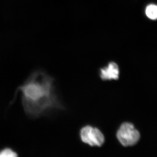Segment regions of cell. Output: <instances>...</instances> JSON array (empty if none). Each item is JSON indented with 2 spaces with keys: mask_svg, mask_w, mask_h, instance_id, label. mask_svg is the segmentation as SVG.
<instances>
[{
  "mask_svg": "<svg viewBox=\"0 0 157 157\" xmlns=\"http://www.w3.org/2000/svg\"><path fill=\"white\" fill-rule=\"evenodd\" d=\"M55 79L45 71H33L21 85L17 87V93H21V104L26 115L36 119L56 110H63V104L60 100L54 84Z\"/></svg>",
  "mask_w": 157,
  "mask_h": 157,
  "instance_id": "6da1fadb",
  "label": "cell"
},
{
  "mask_svg": "<svg viewBox=\"0 0 157 157\" xmlns=\"http://www.w3.org/2000/svg\"><path fill=\"white\" fill-rule=\"evenodd\" d=\"M116 137L123 146H134L140 140V135L139 131L135 126L129 122L122 124L117 132Z\"/></svg>",
  "mask_w": 157,
  "mask_h": 157,
  "instance_id": "7a4b0ae2",
  "label": "cell"
},
{
  "mask_svg": "<svg viewBox=\"0 0 157 157\" xmlns=\"http://www.w3.org/2000/svg\"><path fill=\"white\" fill-rule=\"evenodd\" d=\"M82 141L91 147H101L105 142L104 134L99 129L91 126H86L80 131Z\"/></svg>",
  "mask_w": 157,
  "mask_h": 157,
  "instance_id": "3957f363",
  "label": "cell"
},
{
  "mask_svg": "<svg viewBox=\"0 0 157 157\" xmlns=\"http://www.w3.org/2000/svg\"><path fill=\"white\" fill-rule=\"evenodd\" d=\"M99 76L103 81L117 80L119 78L120 69L115 62H111L99 71Z\"/></svg>",
  "mask_w": 157,
  "mask_h": 157,
  "instance_id": "277c9868",
  "label": "cell"
},
{
  "mask_svg": "<svg viewBox=\"0 0 157 157\" xmlns=\"http://www.w3.org/2000/svg\"><path fill=\"white\" fill-rule=\"evenodd\" d=\"M19 154L14 148L9 146H6L0 149V157H17Z\"/></svg>",
  "mask_w": 157,
  "mask_h": 157,
  "instance_id": "5b68a950",
  "label": "cell"
},
{
  "mask_svg": "<svg viewBox=\"0 0 157 157\" xmlns=\"http://www.w3.org/2000/svg\"><path fill=\"white\" fill-rule=\"evenodd\" d=\"M147 16L151 20L157 19V6L150 5L147 7L145 10Z\"/></svg>",
  "mask_w": 157,
  "mask_h": 157,
  "instance_id": "8992f818",
  "label": "cell"
}]
</instances>
